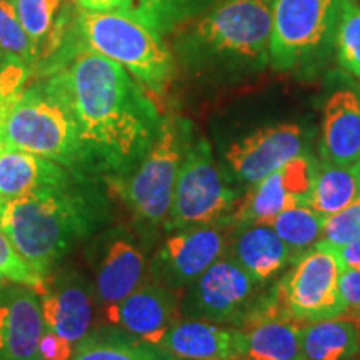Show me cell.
<instances>
[{
	"label": "cell",
	"instance_id": "6da1fadb",
	"mask_svg": "<svg viewBox=\"0 0 360 360\" xmlns=\"http://www.w3.org/2000/svg\"><path fill=\"white\" fill-rule=\"evenodd\" d=\"M44 75L74 117L89 177L105 186L127 177L150 150L162 124L143 85L80 37Z\"/></svg>",
	"mask_w": 360,
	"mask_h": 360
},
{
	"label": "cell",
	"instance_id": "7a4b0ae2",
	"mask_svg": "<svg viewBox=\"0 0 360 360\" xmlns=\"http://www.w3.org/2000/svg\"><path fill=\"white\" fill-rule=\"evenodd\" d=\"M98 180L77 177L11 200H0V229L20 257L47 278L79 242L101 231L109 219Z\"/></svg>",
	"mask_w": 360,
	"mask_h": 360
},
{
	"label": "cell",
	"instance_id": "3957f363",
	"mask_svg": "<svg viewBox=\"0 0 360 360\" xmlns=\"http://www.w3.org/2000/svg\"><path fill=\"white\" fill-rule=\"evenodd\" d=\"M0 137L4 147L45 157L89 177L74 117L45 77L24 85L4 103Z\"/></svg>",
	"mask_w": 360,
	"mask_h": 360
},
{
	"label": "cell",
	"instance_id": "277c9868",
	"mask_svg": "<svg viewBox=\"0 0 360 360\" xmlns=\"http://www.w3.org/2000/svg\"><path fill=\"white\" fill-rule=\"evenodd\" d=\"M77 32L89 49L122 65L150 92L164 94L174 75L172 53L162 35L125 11H80Z\"/></svg>",
	"mask_w": 360,
	"mask_h": 360
},
{
	"label": "cell",
	"instance_id": "5b68a950",
	"mask_svg": "<svg viewBox=\"0 0 360 360\" xmlns=\"http://www.w3.org/2000/svg\"><path fill=\"white\" fill-rule=\"evenodd\" d=\"M274 0H220L193 20L182 44L193 56L237 64L269 60Z\"/></svg>",
	"mask_w": 360,
	"mask_h": 360
},
{
	"label": "cell",
	"instance_id": "8992f818",
	"mask_svg": "<svg viewBox=\"0 0 360 360\" xmlns=\"http://www.w3.org/2000/svg\"><path fill=\"white\" fill-rule=\"evenodd\" d=\"M191 141L187 120L177 115L164 117L159 135L141 164L125 179L107 184L143 227L154 229L167 220L175 180Z\"/></svg>",
	"mask_w": 360,
	"mask_h": 360
},
{
	"label": "cell",
	"instance_id": "52a82bcc",
	"mask_svg": "<svg viewBox=\"0 0 360 360\" xmlns=\"http://www.w3.org/2000/svg\"><path fill=\"white\" fill-rule=\"evenodd\" d=\"M238 200L229 186L205 139L188 143L175 180L172 204L165 220L167 231L225 224Z\"/></svg>",
	"mask_w": 360,
	"mask_h": 360
},
{
	"label": "cell",
	"instance_id": "ba28073f",
	"mask_svg": "<svg viewBox=\"0 0 360 360\" xmlns=\"http://www.w3.org/2000/svg\"><path fill=\"white\" fill-rule=\"evenodd\" d=\"M342 264L330 247L317 244L295 259L274 287L283 314L297 322H317L345 312L339 278Z\"/></svg>",
	"mask_w": 360,
	"mask_h": 360
},
{
	"label": "cell",
	"instance_id": "9c48e42d",
	"mask_svg": "<svg viewBox=\"0 0 360 360\" xmlns=\"http://www.w3.org/2000/svg\"><path fill=\"white\" fill-rule=\"evenodd\" d=\"M342 0H274L269 60L290 70L312 56L337 29Z\"/></svg>",
	"mask_w": 360,
	"mask_h": 360
},
{
	"label": "cell",
	"instance_id": "30bf717a",
	"mask_svg": "<svg viewBox=\"0 0 360 360\" xmlns=\"http://www.w3.org/2000/svg\"><path fill=\"white\" fill-rule=\"evenodd\" d=\"M260 282L232 257H220L187 287L180 312L187 319L242 326Z\"/></svg>",
	"mask_w": 360,
	"mask_h": 360
},
{
	"label": "cell",
	"instance_id": "8fae6325",
	"mask_svg": "<svg viewBox=\"0 0 360 360\" xmlns=\"http://www.w3.org/2000/svg\"><path fill=\"white\" fill-rule=\"evenodd\" d=\"M87 259L94 272V294L102 312L143 283L146 255L122 227L103 229L94 237Z\"/></svg>",
	"mask_w": 360,
	"mask_h": 360
},
{
	"label": "cell",
	"instance_id": "7c38bea8",
	"mask_svg": "<svg viewBox=\"0 0 360 360\" xmlns=\"http://www.w3.org/2000/svg\"><path fill=\"white\" fill-rule=\"evenodd\" d=\"M227 247V237L215 225L175 231L155 252L150 274L170 290L186 289L222 257Z\"/></svg>",
	"mask_w": 360,
	"mask_h": 360
},
{
	"label": "cell",
	"instance_id": "4fadbf2b",
	"mask_svg": "<svg viewBox=\"0 0 360 360\" xmlns=\"http://www.w3.org/2000/svg\"><path fill=\"white\" fill-rule=\"evenodd\" d=\"M315 177V165L305 154L283 164L281 169L254 184L229 215L225 224L237 227L249 224H265L282 210L309 200Z\"/></svg>",
	"mask_w": 360,
	"mask_h": 360
},
{
	"label": "cell",
	"instance_id": "5bb4252c",
	"mask_svg": "<svg viewBox=\"0 0 360 360\" xmlns=\"http://www.w3.org/2000/svg\"><path fill=\"white\" fill-rule=\"evenodd\" d=\"M300 154H304V134L299 125L277 124L233 142L225 152V160L238 182L254 186Z\"/></svg>",
	"mask_w": 360,
	"mask_h": 360
},
{
	"label": "cell",
	"instance_id": "9a60e30c",
	"mask_svg": "<svg viewBox=\"0 0 360 360\" xmlns=\"http://www.w3.org/2000/svg\"><path fill=\"white\" fill-rule=\"evenodd\" d=\"M40 297L44 323L47 330L64 337L72 345L90 332L94 322V285L77 270H60L47 277Z\"/></svg>",
	"mask_w": 360,
	"mask_h": 360
},
{
	"label": "cell",
	"instance_id": "2e32d148",
	"mask_svg": "<svg viewBox=\"0 0 360 360\" xmlns=\"http://www.w3.org/2000/svg\"><path fill=\"white\" fill-rule=\"evenodd\" d=\"M103 314L110 326L154 345L160 344L182 315L175 292L157 282L142 283Z\"/></svg>",
	"mask_w": 360,
	"mask_h": 360
},
{
	"label": "cell",
	"instance_id": "e0dca14e",
	"mask_svg": "<svg viewBox=\"0 0 360 360\" xmlns=\"http://www.w3.org/2000/svg\"><path fill=\"white\" fill-rule=\"evenodd\" d=\"M44 332L37 292L20 283L7 285L0 294V360H42Z\"/></svg>",
	"mask_w": 360,
	"mask_h": 360
},
{
	"label": "cell",
	"instance_id": "ac0fdd59",
	"mask_svg": "<svg viewBox=\"0 0 360 360\" xmlns=\"http://www.w3.org/2000/svg\"><path fill=\"white\" fill-rule=\"evenodd\" d=\"M20 24L32 42L35 69L49 72L69 47V27L77 25L75 0H15Z\"/></svg>",
	"mask_w": 360,
	"mask_h": 360
},
{
	"label": "cell",
	"instance_id": "d6986e66",
	"mask_svg": "<svg viewBox=\"0 0 360 360\" xmlns=\"http://www.w3.org/2000/svg\"><path fill=\"white\" fill-rule=\"evenodd\" d=\"M160 349L180 360H240L245 350L244 328L187 319L164 335Z\"/></svg>",
	"mask_w": 360,
	"mask_h": 360
},
{
	"label": "cell",
	"instance_id": "ffe728a7",
	"mask_svg": "<svg viewBox=\"0 0 360 360\" xmlns=\"http://www.w3.org/2000/svg\"><path fill=\"white\" fill-rule=\"evenodd\" d=\"M321 150L326 164L360 162V97L354 90H337L323 105Z\"/></svg>",
	"mask_w": 360,
	"mask_h": 360
},
{
	"label": "cell",
	"instance_id": "44dd1931",
	"mask_svg": "<svg viewBox=\"0 0 360 360\" xmlns=\"http://www.w3.org/2000/svg\"><path fill=\"white\" fill-rule=\"evenodd\" d=\"M82 177L45 157L4 147L0 150V200H11Z\"/></svg>",
	"mask_w": 360,
	"mask_h": 360
},
{
	"label": "cell",
	"instance_id": "7402d4cb",
	"mask_svg": "<svg viewBox=\"0 0 360 360\" xmlns=\"http://www.w3.org/2000/svg\"><path fill=\"white\" fill-rule=\"evenodd\" d=\"M238 231L231 245V257L257 282H267L294 259L289 245L269 224L242 225Z\"/></svg>",
	"mask_w": 360,
	"mask_h": 360
},
{
	"label": "cell",
	"instance_id": "603a6c76",
	"mask_svg": "<svg viewBox=\"0 0 360 360\" xmlns=\"http://www.w3.org/2000/svg\"><path fill=\"white\" fill-rule=\"evenodd\" d=\"M242 328L245 332V350L240 360H305L304 322L270 317Z\"/></svg>",
	"mask_w": 360,
	"mask_h": 360
},
{
	"label": "cell",
	"instance_id": "cb8c5ba5",
	"mask_svg": "<svg viewBox=\"0 0 360 360\" xmlns=\"http://www.w3.org/2000/svg\"><path fill=\"white\" fill-rule=\"evenodd\" d=\"M302 349L305 360H352L360 350V315L304 323Z\"/></svg>",
	"mask_w": 360,
	"mask_h": 360
},
{
	"label": "cell",
	"instance_id": "d4e9b609",
	"mask_svg": "<svg viewBox=\"0 0 360 360\" xmlns=\"http://www.w3.org/2000/svg\"><path fill=\"white\" fill-rule=\"evenodd\" d=\"M70 360H180L159 345L148 344L117 327H103L89 332Z\"/></svg>",
	"mask_w": 360,
	"mask_h": 360
},
{
	"label": "cell",
	"instance_id": "484cf974",
	"mask_svg": "<svg viewBox=\"0 0 360 360\" xmlns=\"http://www.w3.org/2000/svg\"><path fill=\"white\" fill-rule=\"evenodd\" d=\"M360 195V162L354 165L326 164L315 169L307 204L323 217H330Z\"/></svg>",
	"mask_w": 360,
	"mask_h": 360
},
{
	"label": "cell",
	"instance_id": "4316f807",
	"mask_svg": "<svg viewBox=\"0 0 360 360\" xmlns=\"http://www.w3.org/2000/svg\"><path fill=\"white\" fill-rule=\"evenodd\" d=\"M220 0H127L120 11L129 12L160 35L199 19Z\"/></svg>",
	"mask_w": 360,
	"mask_h": 360
},
{
	"label": "cell",
	"instance_id": "83f0119b",
	"mask_svg": "<svg viewBox=\"0 0 360 360\" xmlns=\"http://www.w3.org/2000/svg\"><path fill=\"white\" fill-rule=\"evenodd\" d=\"M265 224H269L277 232V236L289 245L292 254L300 257L322 240L326 217L314 210L307 202H302V204H295L282 210Z\"/></svg>",
	"mask_w": 360,
	"mask_h": 360
},
{
	"label": "cell",
	"instance_id": "f1b7e54d",
	"mask_svg": "<svg viewBox=\"0 0 360 360\" xmlns=\"http://www.w3.org/2000/svg\"><path fill=\"white\" fill-rule=\"evenodd\" d=\"M335 40L340 65L360 79V6L357 0L340 2Z\"/></svg>",
	"mask_w": 360,
	"mask_h": 360
},
{
	"label": "cell",
	"instance_id": "f546056e",
	"mask_svg": "<svg viewBox=\"0 0 360 360\" xmlns=\"http://www.w3.org/2000/svg\"><path fill=\"white\" fill-rule=\"evenodd\" d=\"M0 53L19 58L30 70H35L37 65L32 42L20 24L15 0H0Z\"/></svg>",
	"mask_w": 360,
	"mask_h": 360
},
{
	"label": "cell",
	"instance_id": "4dcf8cb0",
	"mask_svg": "<svg viewBox=\"0 0 360 360\" xmlns=\"http://www.w3.org/2000/svg\"><path fill=\"white\" fill-rule=\"evenodd\" d=\"M0 281L20 283L34 289L40 295L45 290L47 278L39 276L35 270L20 257L19 252L8 240L6 232L0 229Z\"/></svg>",
	"mask_w": 360,
	"mask_h": 360
},
{
	"label": "cell",
	"instance_id": "1f68e13d",
	"mask_svg": "<svg viewBox=\"0 0 360 360\" xmlns=\"http://www.w3.org/2000/svg\"><path fill=\"white\" fill-rule=\"evenodd\" d=\"M360 238V195L347 207L326 219L322 240L319 244L340 247Z\"/></svg>",
	"mask_w": 360,
	"mask_h": 360
},
{
	"label": "cell",
	"instance_id": "d6a6232c",
	"mask_svg": "<svg viewBox=\"0 0 360 360\" xmlns=\"http://www.w3.org/2000/svg\"><path fill=\"white\" fill-rule=\"evenodd\" d=\"M339 289L345 305L344 314L360 315V267L342 269Z\"/></svg>",
	"mask_w": 360,
	"mask_h": 360
},
{
	"label": "cell",
	"instance_id": "836d02e7",
	"mask_svg": "<svg viewBox=\"0 0 360 360\" xmlns=\"http://www.w3.org/2000/svg\"><path fill=\"white\" fill-rule=\"evenodd\" d=\"M40 354H42V360H70L74 354V345L64 337L45 328L42 340H40Z\"/></svg>",
	"mask_w": 360,
	"mask_h": 360
},
{
	"label": "cell",
	"instance_id": "e575fe53",
	"mask_svg": "<svg viewBox=\"0 0 360 360\" xmlns=\"http://www.w3.org/2000/svg\"><path fill=\"white\" fill-rule=\"evenodd\" d=\"M327 247V245H326ZM344 267H360V238L340 247H330Z\"/></svg>",
	"mask_w": 360,
	"mask_h": 360
},
{
	"label": "cell",
	"instance_id": "d590c367",
	"mask_svg": "<svg viewBox=\"0 0 360 360\" xmlns=\"http://www.w3.org/2000/svg\"><path fill=\"white\" fill-rule=\"evenodd\" d=\"M75 4L82 8V11L90 12H109L124 8L127 0H75Z\"/></svg>",
	"mask_w": 360,
	"mask_h": 360
},
{
	"label": "cell",
	"instance_id": "8d00e7d4",
	"mask_svg": "<svg viewBox=\"0 0 360 360\" xmlns=\"http://www.w3.org/2000/svg\"><path fill=\"white\" fill-rule=\"evenodd\" d=\"M8 285V283L6 281H0V294H2V290L6 289V287Z\"/></svg>",
	"mask_w": 360,
	"mask_h": 360
},
{
	"label": "cell",
	"instance_id": "74e56055",
	"mask_svg": "<svg viewBox=\"0 0 360 360\" xmlns=\"http://www.w3.org/2000/svg\"><path fill=\"white\" fill-rule=\"evenodd\" d=\"M4 146H2V137H0V150H2Z\"/></svg>",
	"mask_w": 360,
	"mask_h": 360
},
{
	"label": "cell",
	"instance_id": "f35d334b",
	"mask_svg": "<svg viewBox=\"0 0 360 360\" xmlns=\"http://www.w3.org/2000/svg\"><path fill=\"white\" fill-rule=\"evenodd\" d=\"M2 58H4V56H2V53H0V62H2Z\"/></svg>",
	"mask_w": 360,
	"mask_h": 360
}]
</instances>
